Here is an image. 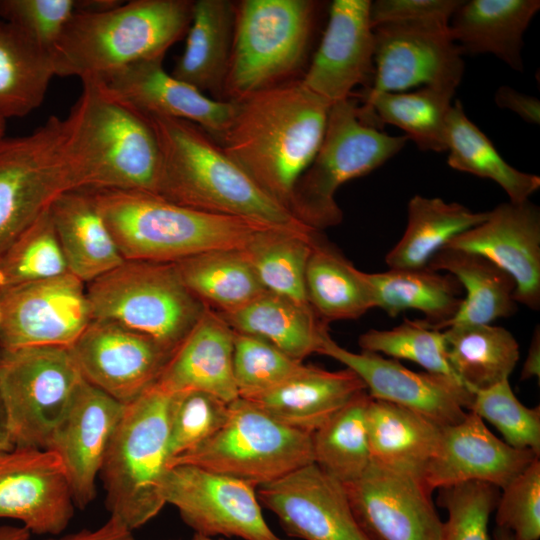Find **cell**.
<instances>
[{"label": "cell", "mask_w": 540, "mask_h": 540, "mask_svg": "<svg viewBox=\"0 0 540 540\" xmlns=\"http://www.w3.org/2000/svg\"><path fill=\"white\" fill-rule=\"evenodd\" d=\"M77 6L76 0H0V18L50 52Z\"/></svg>", "instance_id": "816d5d0a"}, {"label": "cell", "mask_w": 540, "mask_h": 540, "mask_svg": "<svg viewBox=\"0 0 540 540\" xmlns=\"http://www.w3.org/2000/svg\"><path fill=\"white\" fill-rule=\"evenodd\" d=\"M49 209L0 257V289L69 272Z\"/></svg>", "instance_id": "ee69618b"}, {"label": "cell", "mask_w": 540, "mask_h": 540, "mask_svg": "<svg viewBox=\"0 0 540 540\" xmlns=\"http://www.w3.org/2000/svg\"><path fill=\"white\" fill-rule=\"evenodd\" d=\"M86 292L93 319L118 323L171 352L207 308L168 262L124 260L87 283Z\"/></svg>", "instance_id": "ba28073f"}, {"label": "cell", "mask_w": 540, "mask_h": 540, "mask_svg": "<svg viewBox=\"0 0 540 540\" xmlns=\"http://www.w3.org/2000/svg\"><path fill=\"white\" fill-rule=\"evenodd\" d=\"M87 190L124 260L175 263L210 250L244 249L259 233L277 228L198 211L152 193Z\"/></svg>", "instance_id": "5b68a950"}, {"label": "cell", "mask_w": 540, "mask_h": 540, "mask_svg": "<svg viewBox=\"0 0 540 540\" xmlns=\"http://www.w3.org/2000/svg\"><path fill=\"white\" fill-rule=\"evenodd\" d=\"M366 423L372 462L422 483L439 447L442 426L419 413L371 397Z\"/></svg>", "instance_id": "f1b7e54d"}, {"label": "cell", "mask_w": 540, "mask_h": 540, "mask_svg": "<svg viewBox=\"0 0 540 540\" xmlns=\"http://www.w3.org/2000/svg\"><path fill=\"white\" fill-rule=\"evenodd\" d=\"M539 9V0L463 1L450 32L463 54H492L523 71V35Z\"/></svg>", "instance_id": "83f0119b"}, {"label": "cell", "mask_w": 540, "mask_h": 540, "mask_svg": "<svg viewBox=\"0 0 540 540\" xmlns=\"http://www.w3.org/2000/svg\"><path fill=\"white\" fill-rule=\"evenodd\" d=\"M456 90L422 87L414 92H385L364 97L358 107L367 124H390L405 132L419 149L446 151V126Z\"/></svg>", "instance_id": "8d00e7d4"}, {"label": "cell", "mask_w": 540, "mask_h": 540, "mask_svg": "<svg viewBox=\"0 0 540 540\" xmlns=\"http://www.w3.org/2000/svg\"><path fill=\"white\" fill-rule=\"evenodd\" d=\"M343 485L371 540H441L443 521L420 481L371 462L362 476Z\"/></svg>", "instance_id": "ffe728a7"}, {"label": "cell", "mask_w": 540, "mask_h": 540, "mask_svg": "<svg viewBox=\"0 0 540 540\" xmlns=\"http://www.w3.org/2000/svg\"><path fill=\"white\" fill-rule=\"evenodd\" d=\"M236 3L230 0L193 1L192 19L186 45L172 75L223 100L229 69Z\"/></svg>", "instance_id": "4dcf8cb0"}, {"label": "cell", "mask_w": 540, "mask_h": 540, "mask_svg": "<svg viewBox=\"0 0 540 540\" xmlns=\"http://www.w3.org/2000/svg\"><path fill=\"white\" fill-rule=\"evenodd\" d=\"M305 285L312 310L326 324L357 319L375 308L367 273L322 241L319 234L308 259Z\"/></svg>", "instance_id": "836d02e7"}, {"label": "cell", "mask_w": 540, "mask_h": 540, "mask_svg": "<svg viewBox=\"0 0 540 540\" xmlns=\"http://www.w3.org/2000/svg\"><path fill=\"white\" fill-rule=\"evenodd\" d=\"M364 391L363 381L348 368L328 371L306 365L281 385L243 399L279 422L312 434Z\"/></svg>", "instance_id": "4316f807"}, {"label": "cell", "mask_w": 540, "mask_h": 540, "mask_svg": "<svg viewBox=\"0 0 540 540\" xmlns=\"http://www.w3.org/2000/svg\"><path fill=\"white\" fill-rule=\"evenodd\" d=\"M445 247L479 254L515 281L514 300L540 308V210L531 201L505 202L482 223L455 236Z\"/></svg>", "instance_id": "7402d4cb"}, {"label": "cell", "mask_w": 540, "mask_h": 540, "mask_svg": "<svg viewBox=\"0 0 540 540\" xmlns=\"http://www.w3.org/2000/svg\"><path fill=\"white\" fill-rule=\"evenodd\" d=\"M468 411L492 424L511 447L540 455V407L522 404L509 379L474 391Z\"/></svg>", "instance_id": "bcb514c9"}, {"label": "cell", "mask_w": 540, "mask_h": 540, "mask_svg": "<svg viewBox=\"0 0 540 540\" xmlns=\"http://www.w3.org/2000/svg\"><path fill=\"white\" fill-rule=\"evenodd\" d=\"M191 540H224V539H217L215 537H208V536L195 534Z\"/></svg>", "instance_id": "94428289"}, {"label": "cell", "mask_w": 540, "mask_h": 540, "mask_svg": "<svg viewBox=\"0 0 540 540\" xmlns=\"http://www.w3.org/2000/svg\"><path fill=\"white\" fill-rule=\"evenodd\" d=\"M0 318H1V311H0Z\"/></svg>", "instance_id": "be15d7a7"}, {"label": "cell", "mask_w": 540, "mask_h": 540, "mask_svg": "<svg viewBox=\"0 0 540 540\" xmlns=\"http://www.w3.org/2000/svg\"><path fill=\"white\" fill-rule=\"evenodd\" d=\"M162 496L195 534L243 540H293L278 536L270 528L256 488L242 480L193 465H175L167 468Z\"/></svg>", "instance_id": "4fadbf2b"}, {"label": "cell", "mask_w": 540, "mask_h": 540, "mask_svg": "<svg viewBox=\"0 0 540 540\" xmlns=\"http://www.w3.org/2000/svg\"><path fill=\"white\" fill-rule=\"evenodd\" d=\"M192 9V0H132L103 10H77L50 51L55 75L102 78L164 58L186 35Z\"/></svg>", "instance_id": "3957f363"}, {"label": "cell", "mask_w": 540, "mask_h": 540, "mask_svg": "<svg viewBox=\"0 0 540 540\" xmlns=\"http://www.w3.org/2000/svg\"><path fill=\"white\" fill-rule=\"evenodd\" d=\"M49 210L69 273L87 284L124 261L89 190L67 191Z\"/></svg>", "instance_id": "f546056e"}, {"label": "cell", "mask_w": 540, "mask_h": 540, "mask_svg": "<svg viewBox=\"0 0 540 540\" xmlns=\"http://www.w3.org/2000/svg\"><path fill=\"white\" fill-rule=\"evenodd\" d=\"M358 345L362 351L409 360L426 372L462 384L448 361L443 332L426 327L420 320L405 319L390 330L370 329L359 336Z\"/></svg>", "instance_id": "f6af8a7d"}, {"label": "cell", "mask_w": 540, "mask_h": 540, "mask_svg": "<svg viewBox=\"0 0 540 540\" xmlns=\"http://www.w3.org/2000/svg\"><path fill=\"white\" fill-rule=\"evenodd\" d=\"M234 103L219 145L268 196L291 212L295 184L321 144L331 105L306 89L300 78Z\"/></svg>", "instance_id": "6da1fadb"}, {"label": "cell", "mask_w": 540, "mask_h": 540, "mask_svg": "<svg viewBox=\"0 0 540 540\" xmlns=\"http://www.w3.org/2000/svg\"><path fill=\"white\" fill-rule=\"evenodd\" d=\"M313 463L312 434L291 428L250 401L229 404L223 427L195 449L167 464L193 465L257 488Z\"/></svg>", "instance_id": "30bf717a"}, {"label": "cell", "mask_w": 540, "mask_h": 540, "mask_svg": "<svg viewBox=\"0 0 540 540\" xmlns=\"http://www.w3.org/2000/svg\"><path fill=\"white\" fill-rule=\"evenodd\" d=\"M494 100L498 107L514 112L525 122L540 123V101L537 98L503 85L495 92Z\"/></svg>", "instance_id": "db71d44e"}, {"label": "cell", "mask_w": 540, "mask_h": 540, "mask_svg": "<svg viewBox=\"0 0 540 540\" xmlns=\"http://www.w3.org/2000/svg\"><path fill=\"white\" fill-rule=\"evenodd\" d=\"M164 58L144 60L96 80L110 95L145 116L194 123L219 141L227 130L235 103L207 97L163 68Z\"/></svg>", "instance_id": "cb8c5ba5"}, {"label": "cell", "mask_w": 540, "mask_h": 540, "mask_svg": "<svg viewBox=\"0 0 540 540\" xmlns=\"http://www.w3.org/2000/svg\"><path fill=\"white\" fill-rule=\"evenodd\" d=\"M145 117L159 149L156 195L206 213L316 231L268 196L201 127L181 119Z\"/></svg>", "instance_id": "7a4b0ae2"}, {"label": "cell", "mask_w": 540, "mask_h": 540, "mask_svg": "<svg viewBox=\"0 0 540 540\" xmlns=\"http://www.w3.org/2000/svg\"><path fill=\"white\" fill-rule=\"evenodd\" d=\"M30 535L23 526L0 525V540H29Z\"/></svg>", "instance_id": "680465c9"}, {"label": "cell", "mask_w": 540, "mask_h": 540, "mask_svg": "<svg viewBox=\"0 0 540 540\" xmlns=\"http://www.w3.org/2000/svg\"><path fill=\"white\" fill-rule=\"evenodd\" d=\"M540 378V330L535 328L526 359L523 363L520 380Z\"/></svg>", "instance_id": "9f6ffc18"}, {"label": "cell", "mask_w": 540, "mask_h": 540, "mask_svg": "<svg viewBox=\"0 0 540 540\" xmlns=\"http://www.w3.org/2000/svg\"><path fill=\"white\" fill-rule=\"evenodd\" d=\"M498 498L499 488L483 482L439 489L438 503L448 514L441 540H490L489 518Z\"/></svg>", "instance_id": "681fc988"}, {"label": "cell", "mask_w": 540, "mask_h": 540, "mask_svg": "<svg viewBox=\"0 0 540 540\" xmlns=\"http://www.w3.org/2000/svg\"><path fill=\"white\" fill-rule=\"evenodd\" d=\"M64 118L66 150L80 189L156 194L159 149L147 118L110 95L96 80Z\"/></svg>", "instance_id": "277c9868"}, {"label": "cell", "mask_w": 540, "mask_h": 540, "mask_svg": "<svg viewBox=\"0 0 540 540\" xmlns=\"http://www.w3.org/2000/svg\"><path fill=\"white\" fill-rule=\"evenodd\" d=\"M14 447L9 428L8 414L0 390V451H8Z\"/></svg>", "instance_id": "6f0895ef"}, {"label": "cell", "mask_w": 540, "mask_h": 540, "mask_svg": "<svg viewBox=\"0 0 540 540\" xmlns=\"http://www.w3.org/2000/svg\"><path fill=\"white\" fill-rule=\"evenodd\" d=\"M125 404L84 380L55 429L49 450L60 458L75 506L87 507L96 495V479Z\"/></svg>", "instance_id": "d4e9b609"}, {"label": "cell", "mask_w": 540, "mask_h": 540, "mask_svg": "<svg viewBox=\"0 0 540 540\" xmlns=\"http://www.w3.org/2000/svg\"><path fill=\"white\" fill-rule=\"evenodd\" d=\"M370 0H334L323 37L302 85L330 105L349 99L360 84L373 81L374 29Z\"/></svg>", "instance_id": "44dd1931"}, {"label": "cell", "mask_w": 540, "mask_h": 540, "mask_svg": "<svg viewBox=\"0 0 540 540\" xmlns=\"http://www.w3.org/2000/svg\"><path fill=\"white\" fill-rule=\"evenodd\" d=\"M132 532L120 520L110 516L103 525L96 529H82L43 540H135Z\"/></svg>", "instance_id": "11a10c76"}, {"label": "cell", "mask_w": 540, "mask_h": 540, "mask_svg": "<svg viewBox=\"0 0 540 540\" xmlns=\"http://www.w3.org/2000/svg\"><path fill=\"white\" fill-rule=\"evenodd\" d=\"M318 232L268 229L243 249L267 291L311 308L305 273Z\"/></svg>", "instance_id": "b9f144b4"}, {"label": "cell", "mask_w": 540, "mask_h": 540, "mask_svg": "<svg viewBox=\"0 0 540 540\" xmlns=\"http://www.w3.org/2000/svg\"><path fill=\"white\" fill-rule=\"evenodd\" d=\"M5 120L0 118V142L5 138Z\"/></svg>", "instance_id": "6125c7cd"}, {"label": "cell", "mask_w": 540, "mask_h": 540, "mask_svg": "<svg viewBox=\"0 0 540 540\" xmlns=\"http://www.w3.org/2000/svg\"><path fill=\"white\" fill-rule=\"evenodd\" d=\"M373 29L374 76L364 97L420 85L456 90L465 65L449 24H386Z\"/></svg>", "instance_id": "9a60e30c"}, {"label": "cell", "mask_w": 540, "mask_h": 540, "mask_svg": "<svg viewBox=\"0 0 540 540\" xmlns=\"http://www.w3.org/2000/svg\"><path fill=\"white\" fill-rule=\"evenodd\" d=\"M461 0H377L371 1L372 27L386 24L441 22L450 20Z\"/></svg>", "instance_id": "f5cc1de1"}, {"label": "cell", "mask_w": 540, "mask_h": 540, "mask_svg": "<svg viewBox=\"0 0 540 540\" xmlns=\"http://www.w3.org/2000/svg\"><path fill=\"white\" fill-rule=\"evenodd\" d=\"M443 334L450 366L472 393L509 379L519 360V344L503 327L453 325Z\"/></svg>", "instance_id": "74e56055"}, {"label": "cell", "mask_w": 540, "mask_h": 540, "mask_svg": "<svg viewBox=\"0 0 540 540\" xmlns=\"http://www.w3.org/2000/svg\"><path fill=\"white\" fill-rule=\"evenodd\" d=\"M495 507L496 527L510 531L515 540L540 538V460L536 458L510 481Z\"/></svg>", "instance_id": "f907efd6"}, {"label": "cell", "mask_w": 540, "mask_h": 540, "mask_svg": "<svg viewBox=\"0 0 540 540\" xmlns=\"http://www.w3.org/2000/svg\"><path fill=\"white\" fill-rule=\"evenodd\" d=\"M65 468L49 449L0 451V518L20 521L31 534L60 535L74 515Z\"/></svg>", "instance_id": "d6986e66"}, {"label": "cell", "mask_w": 540, "mask_h": 540, "mask_svg": "<svg viewBox=\"0 0 540 540\" xmlns=\"http://www.w3.org/2000/svg\"><path fill=\"white\" fill-rule=\"evenodd\" d=\"M229 404L202 391L171 395L168 462L190 452L216 434L228 419Z\"/></svg>", "instance_id": "c3c4849f"}, {"label": "cell", "mask_w": 540, "mask_h": 540, "mask_svg": "<svg viewBox=\"0 0 540 540\" xmlns=\"http://www.w3.org/2000/svg\"><path fill=\"white\" fill-rule=\"evenodd\" d=\"M88 383L128 404L158 380L173 352L118 323L92 319L69 347Z\"/></svg>", "instance_id": "2e32d148"}, {"label": "cell", "mask_w": 540, "mask_h": 540, "mask_svg": "<svg viewBox=\"0 0 540 540\" xmlns=\"http://www.w3.org/2000/svg\"><path fill=\"white\" fill-rule=\"evenodd\" d=\"M188 290L218 313L236 310L267 292L243 249H217L175 262Z\"/></svg>", "instance_id": "ab89813d"}, {"label": "cell", "mask_w": 540, "mask_h": 540, "mask_svg": "<svg viewBox=\"0 0 540 540\" xmlns=\"http://www.w3.org/2000/svg\"><path fill=\"white\" fill-rule=\"evenodd\" d=\"M54 76L50 52L0 18V118L24 117L37 109Z\"/></svg>", "instance_id": "f35d334b"}, {"label": "cell", "mask_w": 540, "mask_h": 540, "mask_svg": "<svg viewBox=\"0 0 540 540\" xmlns=\"http://www.w3.org/2000/svg\"><path fill=\"white\" fill-rule=\"evenodd\" d=\"M218 315L234 332L261 338L302 362L318 353L328 332L327 324L312 308L269 291L236 310Z\"/></svg>", "instance_id": "1f68e13d"}, {"label": "cell", "mask_w": 540, "mask_h": 540, "mask_svg": "<svg viewBox=\"0 0 540 540\" xmlns=\"http://www.w3.org/2000/svg\"><path fill=\"white\" fill-rule=\"evenodd\" d=\"M256 493L290 537L371 540L353 514L344 485L315 463L258 486Z\"/></svg>", "instance_id": "ac0fdd59"}, {"label": "cell", "mask_w": 540, "mask_h": 540, "mask_svg": "<svg viewBox=\"0 0 540 540\" xmlns=\"http://www.w3.org/2000/svg\"><path fill=\"white\" fill-rule=\"evenodd\" d=\"M407 140L405 135L392 136L365 123L350 98L334 103L321 144L295 184L292 214L316 231L339 224L343 212L335 200L338 188L383 165Z\"/></svg>", "instance_id": "9c48e42d"}, {"label": "cell", "mask_w": 540, "mask_h": 540, "mask_svg": "<svg viewBox=\"0 0 540 540\" xmlns=\"http://www.w3.org/2000/svg\"><path fill=\"white\" fill-rule=\"evenodd\" d=\"M427 267L454 276L466 296L457 313L441 326L490 324L517 310L514 279L489 259L468 251L444 247L429 260Z\"/></svg>", "instance_id": "d6a6232c"}, {"label": "cell", "mask_w": 540, "mask_h": 540, "mask_svg": "<svg viewBox=\"0 0 540 540\" xmlns=\"http://www.w3.org/2000/svg\"><path fill=\"white\" fill-rule=\"evenodd\" d=\"M83 381L69 347L0 348V390L14 446L47 449Z\"/></svg>", "instance_id": "7c38bea8"}, {"label": "cell", "mask_w": 540, "mask_h": 540, "mask_svg": "<svg viewBox=\"0 0 540 540\" xmlns=\"http://www.w3.org/2000/svg\"><path fill=\"white\" fill-rule=\"evenodd\" d=\"M539 455L516 449L496 437L475 413L468 411L459 423L442 427L436 454L422 484L430 494L436 489L467 482L504 488Z\"/></svg>", "instance_id": "603a6c76"}, {"label": "cell", "mask_w": 540, "mask_h": 540, "mask_svg": "<svg viewBox=\"0 0 540 540\" xmlns=\"http://www.w3.org/2000/svg\"><path fill=\"white\" fill-rule=\"evenodd\" d=\"M493 540H515L512 533L507 529L495 527L493 530Z\"/></svg>", "instance_id": "91938a15"}, {"label": "cell", "mask_w": 540, "mask_h": 540, "mask_svg": "<svg viewBox=\"0 0 540 540\" xmlns=\"http://www.w3.org/2000/svg\"><path fill=\"white\" fill-rule=\"evenodd\" d=\"M318 353L357 374L371 398L419 413L442 427L462 421L470 407L473 393L462 384L442 375L412 371L378 353L349 351L329 332Z\"/></svg>", "instance_id": "e0dca14e"}, {"label": "cell", "mask_w": 540, "mask_h": 540, "mask_svg": "<svg viewBox=\"0 0 540 540\" xmlns=\"http://www.w3.org/2000/svg\"><path fill=\"white\" fill-rule=\"evenodd\" d=\"M79 190L66 150L65 121L0 142V257L61 194Z\"/></svg>", "instance_id": "8fae6325"}, {"label": "cell", "mask_w": 540, "mask_h": 540, "mask_svg": "<svg viewBox=\"0 0 540 540\" xmlns=\"http://www.w3.org/2000/svg\"><path fill=\"white\" fill-rule=\"evenodd\" d=\"M170 402L171 395L154 384L125 404L100 470L110 516L131 531L166 505L162 484L168 463Z\"/></svg>", "instance_id": "8992f818"}, {"label": "cell", "mask_w": 540, "mask_h": 540, "mask_svg": "<svg viewBox=\"0 0 540 540\" xmlns=\"http://www.w3.org/2000/svg\"><path fill=\"white\" fill-rule=\"evenodd\" d=\"M448 165L458 171L497 183L512 203H522L540 187V178L517 170L498 153L489 138L467 117L456 100L446 126Z\"/></svg>", "instance_id": "60d3db41"}, {"label": "cell", "mask_w": 540, "mask_h": 540, "mask_svg": "<svg viewBox=\"0 0 540 540\" xmlns=\"http://www.w3.org/2000/svg\"><path fill=\"white\" fill-rule=\"evenodd\" d=\"M318 7L312 0L237 2L223 100L294 80L307 56Z\"/></svg>", "instance_id": "52a82bcc"}, {"label": "cell", "mask_w": 540, "mask_h": 540, "mask_svg": "<svg viewBox=\"0 0 540 540\" xmlns=\"http://www.w3.org/2000/svg\"><path fill=\"white\" fill-rule=\"evenodd\" d=\"M367 278L375 307L393 318L405 310H418L426 316L420 322L436 330L454 317L463 300L462 286L454 276L427 266L367 273Z\"/></svg>", "instance_id": "e575fe53"}, {"label": "cell", "mask_w": 540, "mask_h": 540, "mask_svg": "<svg viewBox=\"0 0 540 540\" xmlns=\"http://www.w3.org/2000/svg\"><path fill=\"white\" fill-rule=\"evenodd\" d=\"M367 391L360 393L312 433L313 463L346 484L358 479L372 462L366 410Z\"/></svg>", "instance_id": "7bdbcfd3"}, {"label": "cell", "mask_w": 540, "mask_h": 540, "mask_svg": "<svg viewBox=\"0 0 540 540\" xmlns=\"http://www.w3.org/2000/svg\"><path fill=\"white\" fill-rule=\"evenodd\" d=\"M474 212L442 198L413 196L407 206V225L401 239L385 256L389 269L426 267L431 257L455 236L485 221Z\"/></svg>", "instance_id": "d590c367"}, {"label": "cell", "mask_w": 540, "mask_h": 540, "mask_svg": "<svg viewBox=\"0 0 540 540\" xmlns=\"http://www.w3.org/2000/svg\"><path fill=\"white\" fill-rule=\"evenodd\" d=\"M234 335L218 313L207 307L173 352L155 385L170 395L202 391L226 403L236 400Z\"/></svg>", "instance_id": "484cf974"}, {"label": "cell", "mask_w": 540, "mask_h": 540, "mask_svg": "<svg viewBox=\"0 0 540 540\" xmlns=\"http://www.w3.org/2000/svg\"><path fill=\"white\" fill-rule=\"evenodd\" d=\"M0 348L70 347L92 321L83 281L65 274L0 289Z\"/></svg>", "instance_id": "5bb4252c"}, {"label": "cell", "mask_w": 540, "mask_h": 540, "mask_svg": "<svg viewBox=\"0 0 540 540\" xmlns=\"http://www.w3.org/2000/svg\"><path fill=\"white\" fill-rule=\"evenodd\" d=\"M306 365L269 342L235 332L233 371L238 395L246 398L273 389L305 369Z\"/></svg>", "instance_id": "7dc6e473"}]
</instances>
